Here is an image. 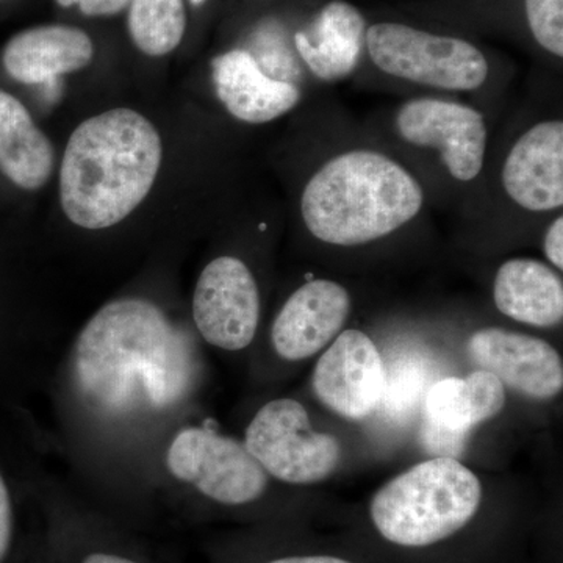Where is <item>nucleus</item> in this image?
<instances>
[{"label":"nucleus","mask_w":563,"mask_h":563,"mask_svg":"<svg viewBox=\"0 0 563 563\" xmlns=\"http://www.w3.org/2000/svg\"><path fill=\"white\" fill-rule=\"evenodd\" d=\"M207 380L201 340L179 310L122 295L70 335L47 393L51 443L88 501L155 533L152 466L174 428L199 417Z\"/></svg>","instance_id":"nucleus-1"},{"label":"nucleus","mask_w":563,"mask_h":563,"mask_svg":"<svg viewBox=\"0 0 563 563\" xmlns=\"http://www.w3.org/2000/svg\"><path fill=\"white\" fill-rule=\"evenodd\" d=\"M161 133L131 109H113L73 132L60 168L66 218L84 231L114 228L150 195L161 172Z\"/></svg>","instance_id":"nucleus-2"},{"label":"nucleus","mask_w":563,"mask_h":563,"mask_svg":"<svg viewBox=\"0 0 563 563\" xmlns=\"http://www.w3.org/2000/svg\"><path fill=\"white\" fill-rule=\"evenodd\" d=\"M276 483L246 450L199 415L163 440L152 466L157 532L181 531L209 510H243L268 498Z\"/></svg>","instance_id":"nucleus-3"},{"label":"nucleus","mask_w":563,"mask_h":563,"mask_svg":"<svg viewBox=\"0 0 563 563\" xmlns=\"http://www.w3.org/2000/svg\"><path fill=\"white\" fill-rule=\"evenodd\" d=\"M422 202L421 185L398 162L376 151H350L307 181L301 214L320 242L361 246L409 224Z\"/></svg>","instance_id":"nucleus-4"},{"label":"nucleus","mask_w":563,"mask_h":563,"mask_svg":"<svg viewBox=\"0 0 563 563\" xmlns=\"http://www.w3.org/2000/svg\"><path fill=\"white\" fill-rule=\"evenodd\" d=\"M41 528L38 563H181L155 533L141 531L88 501L65 476H33Z\"/></svg>","instance_id":"nucleus-5"},{"label":"nucleus","mask_w":563,"mask_h":563,"mask_svg":"<svg viewBox=\"0 0 563 563\" xmlns=\"http://www.w3.org/2000/svg\"><path fill=\"white\" fill-rule=\"evenodd\" d=\"M483 485L453 457L418 463L374 495L377 532L406 548L431 547L465 528L479 510Z\"/></svg>","instance_id":"nucleus-6"},{"label":"nucleus","mask_w":563,"mask_h":563,"mask_svg":"<svg viewBox=\"0 0 563 563\" xmlns=\"http://www.w3.org/2000/svg\"><path fill=\"white\" fill-rule=\"evenodd\" d=\"M374 65L398 79L450 91L483 87L488 63L468 41L435 35L398 22H380L366 31Z\"/></svg>","instance_id":"nucleus-7"},{"label":"nucleus","mask_w":563,"mask_h":563,"mask_svg":"<svg viewBox=\"0 0 563 563\" xmlns=\"http://www.w3.org/2000/svg\"><path fill=\"white\" fill-rule=\"evenodd\" d=\"M273 481L310 485L328 479L342 459L339 440L314 431L301 402L291 398L266 401L252 415L242 439Z\"/></svg>","instance_id":"nucleus-8"},{"label":"nucleus","mask_w":563,"mask_h":563,"mask_svg":"<svg viewBox=\"0 0 563 563\" xmlns=\"http://www.w3.org/2000/svg\"><path fill=\"white\" fill-rule=\"evenodd\" d=\"M262 318L257 279L246 262L220 255L203 266L190 306V321L202 344L224 352L246 351Z\"/></svg>","instance_id":"nucleus-9"},{"label":"nucleus","mask_w":563,"mask_h":563,"mask_svg":"<svg viewBox=\"0 0 563 563\" xmlns=\"http://www.w3.org/2000/svg\"><path fill=\"white\" fill-rule=\"evenodd\" d=\"M406 143L435 150L455 180L472 181L483 172L487 125L473 107L440 99H413L396 114Z\"/></svg>","instance_id":"nucleus-10"},{"label":"nucleus","mask_w":563,"mask_h":563,"mask_svg":"<svg viewBox=\"0 0 563 563\" xmlns=\"http://www.w3.org/2000/svg\"><path fill=\"white\" fill-rule=\"evenodd\" d=\"M314 395L325 407L350 420L368 417L384 401L385 366L366 333L350 329L321 355L314 366Z\"/></svg>","instance_id":"nucleus-11"},{"label":"nucleus","mask_w":563,"mask_h":563,"mask_svg":"<svg viewBox=\"0 0 563 563\" xmlns=\"http://www.w3.org/2000/svg\"><path fill=\"white\" fill-rule=\"evenodd\" d=\"M466 347L481 369L528 398L544 401L562 391V357L544 340L487 328L473 333Z\"/></svg>","instance_id":"nucleus-12"},{"label":"nucleus","mask_w":563,"mask_h":563,"mask_svg":"<svg viewBox=\"0 0 563 563\" xmlns=\"http://www.w3.org/2000/svg\"><path fill=\"white\" fill-rule=\"evenodd\" d=\"M351 312L350 292L336 282H307L274 318L269 344L282 362L312 357L339 335Z\"/></svg>","instance_id":"nucleus-13"},{"label":"nucleus","mask_w":563,"mask_h":563,"mask_svg":"<svg viewBox=\"0 0 563 563\" xmlns=\"http://www.w3.org/2000/svg\"><path fill=\"white\" fill-rule=\"evenodd\" d=\"M503 185L521 209L550 211L563 203V124L543 121L514 144L503 166Z\"/></svg>","instance_id":"nucleus-14"},{"label":"nucleus","mask_w":563,"mask_h":563,"mask_svg":"<svg viewBox=\"0 0 563 563\" xmlns=\"http://www.w3.org/2000/svg\"><path fill=\"white\" fill-rule=\"evenodd\" d=\"M211 70L222 106L247 124L277 120L301 102V91L288 81L269 77L251 52L235 49L218 55Z\"/></svg>","instance_id":"nucleus-15"},{"label":"nucleus","mask_w":563,"mask_h":563,"mask_svg":"<svg viewBox=\"0 0 563 563\" xmlns=\"http://www.w3.org/2000/svg\"><path fill=\"white\" fill-rule=\"evenodd\" d=\"M95 58L91 36L73 25L47 24L11 36L2 65L11 79L25 85L52 84L65 74L87 68Z\"/></svg>","instance_id":"nucleus-16"},{"label":"nucleus","mask_w":563,"mask_h":563,"mask_svg":"<svg viewBox=\"0 0 563 563\" xmlns=\"http://www.w3.org/2000/svg\"><path fill=\"white\" fill-rule=\"evenodd\" d=\"M365 29V18L357 7L332 0L320 11L310 32L296 33V49L318 79L342 80L361 62Z\"/></svg>","instance_id":"nucleus-17"},{"label":"nucleus","mask_w":563,"mask_h":563,"mask_svg":"<svg viewBox=\"0 0 563 563\" xmlns=\"http://www.w3.org/2000/svg\"><path fill=\"white\" fill-rule=\"evenodd\" d=\"M493 299L499 312L515 321L536 328H553L562 322V277L543 262H504L493 282Z\"/></svg>","instance_id":"nucleus-18"},{"label":"nucleus","mask_w":563,"mask_h":563,"mask_svg":"<svg viewBox=\"0 0 563 563\" xmlns=\"http://www.w3.org/2000/svg\"><path fill=\"white\" fill-rule=\"evenodd\" d=\"M54 166L49 139L21 101L0 90V172L22 190L35 191L49 181Z\"/></svg>","instance_id":"nucleus-19"},{"label":"nucleus","mask_w":563,"mask_h":563,"mask_svg":"<svg viewBox=\"0 0 563 563\" xmlns=\"http://www.w3.org/2000/svg\"><path fill=\"white\" fill-rule=\"evenodd\" d=\"M506 406V390L492 373L448 377L433 385L426 398L429 424L440 431L465 435L474 426L496 417Z\"/></svg>","instance_id":"nucleus-20"},{"label":"nucleus","mask_w":563,"mask_h":563,"mask_svg":"<svg viewBox=\"0 0 563 563\" xmlns=\"http://www.w3.org/2000/svg\"><path fill=\"white\" fill-rule=\"evenodd\" d=\"M128 27L136 49L165 57L180 46L187 31L185 0H131Z\"/></svg>","instance_id":"nucleus-21"},{"label":"nucleus","mask_w":563,"mask_h":563,"mask_svg":"<svg viewBox=\"0 0 563 563\" xmlns=\"http://www.w3.org/2000/svg\"><path fill=\"white\" fill-rule=\"evenodd\" d=\"M526 18L537 43L563 57V0H526Z\"/></svg>","instance_id":"nucleus-22"},{"label":"nucleus","mask_w":563,"mask_h":563,"mask_svg":"<svg viewBox=\"0 0 563 563\" xmlns=\"http://www.w3.org/2000/svg\"><path fill=\"white\" fill-rule=\"evenodd\" d=\"M18 543V509L13 488L0 470V563H10Z\"/></svg>","instance_id":"nucleus-23"},{"label":"nucleus","mask_w":563,"mask_h":563,"mask_svg":"<svg viewBox=\"0 0 563 563\" xmlns=\"http://www.w3.org/2000/svg\"><path fill=\"white\" fill-rule=\"evenodd\" d=\"M55 3L63 9L76 7L85 16L107 18L120 14L128 9L131 0H55Z\"/></svg>","instance_id":"nucleus-24"},{"label":"nucleus","mask_w":563,"mask_h":563,"mask_svg":"<svg viewBox=\"0 0 563 563\" xmlns=\"http://www.w3.org/2000/svg\"><path fill=\"white\" fill-rule=\"evenodd\" d=\"M544 254L559 272L563 269V218L559 217L544 233Z\"/></svg>","instance_id":"nucleus-25"},{"label":"nucleus","mask_w":563,"mask_h":563,"mask_svg":"<svg viewBox=\"0 0 563 563\" xmlns=\"http://www.w3.org/2000/svg\"><path fill=\"white\" fill-rule=\"evenodd\" d=\"M262 563H351L332 555H276Z\"/></svg>","instance_id":"nucleus-26"},{"label":"nucleus","mask_w":563,"mask_h":563,"mask_svg":"<svg viewBox=\"0 0 563 563\" xmlns=\"http://www.w3.org/2000/svg\"><path fill=\"white\" fill-rule=\"evenodd\" d=\"M190 2L192 3V5L195 7H201L203 5V3L207 2V0H190Z\"/></svg>","instance_id":"nucleus-27"},{"label":"nucleus","mask_w":563,"mask_h":563,"mask_svg":"<svg viewBox=\"0 0 563 563\" xmlns=\"http://www.w3.org/2000/svg\"><path fill=\"white\" fill-rule=\"evenodd\" d=\"M35 563H38V562L35 561Z\"/></svg>","instance_id":"nucleus-28"}]
</instances>
